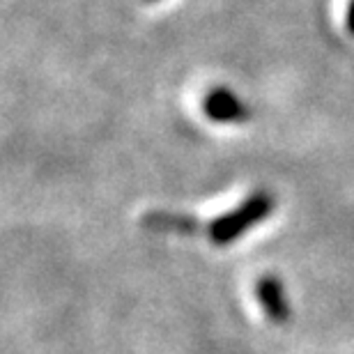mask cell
<instances>
[{"mask_svg": "<svg viewBox=\"0 0 354 354\" xmlns=\"http://www.w3.org/2000/svg\"><path fill=\"white\" fill-rule=\"evenodd\" d=\"M258 301L263 306L265 315L269 317V322L274 324H286L290 320V304L283 290L281 281L276 276H263L256 286Z\"/></svg>", "mask_w": 354, "mask_h": 354, "instance_id": "cell-3", "label": "cell"}, {"mask_svg": "<svg viewBox=\"0 0 354 354\" xmlns=\"http://www.w3.org/2000/svg\"><path fill=\"white\" fill-rule=\"evenodd\" d=\"M345 26L348 30L354 35V0H350V7H348V17H345Z\"/></svg>", "mask_w": 354, "mask_h": 354, "instance_id": "cell-4", "label": "cell"}, {"mask_svg": "<svg viewBox=\"0 0 354 354\" xmlns=\"http://www.w3.org/2000/svg\"><path fill=\"white\" fill-rule=\"evenodd\" d=\"M203 111L212 122L235 124L249 120V106L228 88H214L205 95Z\"/></svg>", "mask_w": 354, "mask_h": 354, "instance_id": "cell-2", "label": "cell"}, {"mask_svg": "<svg viewBox=\"0 0 354 354\" xmlns=\"http://www.w3.org/2000/svg\"><path fill=\"white\" fill-rule=\"evenodd\" d=\"M150 3H154V0H150Z\"/></svg>", "mask_w": 354, "mask_h": 354, "instance_id": "cell-5", "label": "cell"}, {"mask_svg": "<svg viewBox=\"0 0 354 354\" xmlns=\"http://www.w3.org/2000/svg\"><path fill=\"white\" fill-rule=\"evenodd\" d=\"M274 209V198L267 191H256L249 196L242 205H237L235 209L225 212L223 216L212 218L209 223L203 225V232L207 235L216 246H228L235 239L244 237L253 225L272 214Z\"/></svg>", "mask_w": 354, "mask_h": 354, "instance_id": "cell-1", "label": "cell"}]
</instances>
